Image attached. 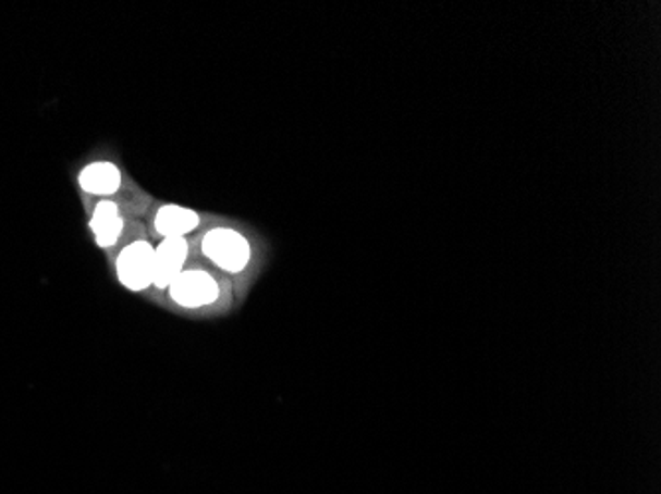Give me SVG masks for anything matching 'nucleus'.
<instances>
[{
	"instance_id": "obj_1",
	"label": "nucleus",
	"mask_w": 661,
	"mask_h": 494,
	"mask_svg": "<svg viewBox=\"0 0 661 494\" xmlns=\"http://www.w3.org/2000/svg\"><path fill=\"white\" fill-rule=\"evenodd\" d=\"M203 251L212 263L230 273H240L252 256L248 239L230 227L210 230L203 239Z\"/></svg>"
},
{
	"instance_id": "obj_5",
	"label": "nucleus",
	"mask_w": 661,
	"mask_h": 494,
	"mask_svg": "<svg viewBox=\"0 0 661 494\" xmlns=\"http://www.w3.org/2000/svg\"><path fill=\"white\" fill-rule=\"evenodd\" d=\"M79 188L96 196H111L121 186V172L113 162H91L77 176Z\"/></svg>"
},
{
	"instance_id": "obj_3",
	"label": "nucleus",
	"mask_w": 661,
	"mask_h": 494,
	"mask_svg": "<svg viewBox=\"0 0 661 494\" xmlns=\"http://www.w3.org/2000/svg\"><path fill=\"white\" fill-rule=\"evenodd\" d=\"M169 293L176 305L185 309H198L217 301L220 289L215 277L208 275L207 271L193 269V271H183L171 283Z\"/></svg>"
},
{
	"instance_id": "obj_4",
	"label": "nucleus",
	"mask_w": 661,
	"mask_h": 494,
	"mask_svg": "<svg viewBox=\"0 0 661 494\" xmlns=\"http://www.w3.org/2000/svg\"><path fill=\"white\" fill-rule=\"evenodd\" d=\"M155 277L152 285L159 289H169L181 273L188 258V242L185 237H164L159 247H155Z\"/></svg>"
},
{
	"instance_id": "obj_7",
	"label": "nucleus",
	"mask_w": 661,
	"mask_h": 494,
	"mask_svg": "<svg viewBox=\"0 0 661 494\" xmlns=\"http://www.w3.org/2000/svg\"><path fill=\"white\" fill-rule=\"evenodd\" d=\"M89 227L99 247L115 246L123 232V220L120 218L118 205L111 200H101L89 220Z\"/></svg>"
},
{
	"instance_id": "obj_6",
	"label": "nucleus",
	"mask_w": 661,
	"mask_h": 494,
	"mask_svg": "<svg viewBox=\"0 0 661 494\" xmlns=\"http://www.w3.org/2000/svg\"><path fill=\"white\" fill-rule=\"evenodd\" d=\"M200 218L195 210L183 206L167 205L155 215V230L163 237H185L198 227Z\"/></svg>"
},
{
	"instance_id": "obj_2",
	"label": "nucleus",
	"mask_w": 661,
	"mask_h": 494,
	"mask_svg": "<svg viewBox=\"0 0 661 494\" xmlns=\"http://www.w3.org/2000/svg\"><path fill=\"white\" fill-rule=\"evenodd\" d=\"M155 247L145 239L123 247L118 258V277L121 285L135 293L147 289L155 277Z\"/></svg>"
}]
</instances>
